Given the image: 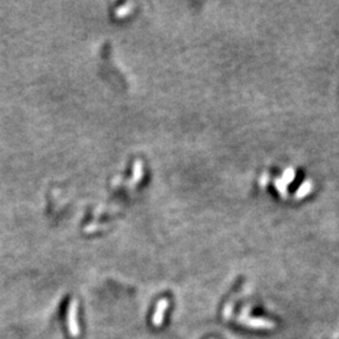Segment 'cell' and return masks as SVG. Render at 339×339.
Returning <instances> with one entry per match:
<instances>
[{"label":"cell","mask_w":339,"mask_h":339,"mask_svg":"<svg viewBox=\"0 0 339 339\" xmlns=\"http://www.w3.org/2000/svg\"><path fill=\"white\" fill-rule=\"evenodd\" d=\"M240 323L249 328H254V329H268V328H273L274 324L269 320L265 319H256V318H249L245 314L240 316Z\"/></svg>","instance_id":"1"},{"label":"cell","mask_w":339,"mask_h":339,"mask_svg":"<svg viewBox=\"0 0 339 339\" xmlns=\"http://www.w3.org/2000/svg\"><path fill=\"white\" fill-rule=\"evenodd\" d=\"M167 305H169V301H167V299H162V300L160 301L159 306H157V312L153 316V325L160 327V325L162 324V319H164V311L167 308Z\"/></svg>","instance_id":"2"}]
</instances>
